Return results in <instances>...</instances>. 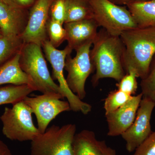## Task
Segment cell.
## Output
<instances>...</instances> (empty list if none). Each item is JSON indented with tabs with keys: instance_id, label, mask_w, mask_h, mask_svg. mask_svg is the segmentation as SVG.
<instances>
[{
	"instance_id": "cell-27",
	"label": "cell",
	"mask_w": 155,
	"mask_h": 155,
	"mask_svg": "<svg viewBox=\"0 0 155 155\" xmlns=\"http://www.w3.org/2000/svg\"><path fill=\"white\" fill-rule=\"evenodd\" d=\"M16 3L21 8L28 9L34 5L36 0H14Z\"/></svg>"
},
{
	"instance_id": "cell-32",
	"label": "cell",
	"mask_w": 155,
	"mask_h": 155,
	"mask_svg": "<svg viewBox=\"0 0 155 155\" xmlns=\"http://www.w3.org/2000/svg\"><path fill=\"white\" fill-rule=\"evenodd\" d=\"M3 36L2 32V29H1V26H0V38H2Z\"/></svg>"
},
{
	"instance_id": "cell-33",
	"label": "cell",
	"mask_w": 155,
	"mask_h": 155,
	"mask_svg": "<svg viewBox=\"0 0 155 155\" xmlns=\"http://www.w3.org/2000/svg\"></svg>"
},
{
	"instance_id": "cell-14",
	"label": "cell",
	"mask_w": 155,
	"mask_h": 155,
	"mask_svg": "<svg viewBox=\"0 0 155 155\" xmlns=\"http://www.w3.org/2000/svg\"><path fill=\"white\" fill-rule=\"evenodd\" d=\"M67 46L73 51L88 42H93L99 27L94 18L64 23Z\"/></svg>"
},
{
	"instance_id": "cell-12",
	"label": "cell",
	"mask_w": 155,
	"mask_h": 155,
	"mask_svg": "<svg viewBox=\"0 0 155 155\" xmlns=\"http://www.w3.org/2000/svg\"><path fill=\"white\" fill-rule=\"evenodd\" d=\"M142 98L141 93L133 96L124 105L115 111L105 114L108 124V136L121 135L131 126L135 120Z\"/></svg>"
},
{
	"instance_id": "cell-18",
	"label": "cell",
	"mask_w": 155,
	"mask_h": 155,
	"mask_svg": "<svg viewBox=\"0 0 155 155\" xmlns=\"http://www.w3.org/2000/svg\"><path fill=\"white\" fill-rule=\"evenodd\" d=\"M65 23L93 19V12L88 0H65Z\"/></svg>"
},
{
	"instance_id": "cell-1",
	"label": "cell",
	"mask_w": 155,
	"mask_h": 155,
	"mask_svg": "<svg viewBox=\"0 0 155 155\" xmlns=\"http://www.w3.org/2000/svg\"><path fill=\"white\" fill-rule=\"evenodd\" d=\"M92 45L90 57L96 70L92 77L93 86H97L99 81L104 78L119 82L126 74L123 65L125 46L120 37L112 35L102 28Z\"/></svg>"
},
{
	"instance_id": "cell-21",
	"label": "cell",
	"mask_w": 155,
	"mask_h": 155,
	"mask_svg": "<svg viewBox=\"0 0 155 155\" xmlns=\"http://www.w3.org/2000/svg\"><path fill=\"white\" fill-rule=\"evenodd\" d=\"M141 80L140 86L143 97L155 103V54L146 76Z\"/></svg>"
},
{
	"instance_id": "cell-31",
	"label": "cell",
	"mask_w": 155,
	"mask_h": 155,
	"mask_svg": "<svg viewBox=\"0 0 155 155\" xmlns=\"http://www.w3.org/2000/svg\"><path fill=\"white\" fill-rule=\"evenodd\" d=\"M4 2L9 5L14 6H19L16 3L14 0H2Z\"/></svg>"
},
{
	"instance_id": "cell-25",
	"label": "cell",
	"mask_w": 155,
	"mask_h": 155,
	"mask_svg": "<svg viewBox=\"0 0 155 155\" xmlns=\"http://www.w3.org/2000/svg\"><path fill=\"white\" fill-rule=\"evenodd\" d=\"M50 19L64 24L66 19L65 0H54L50 10Z\"/></svg>"
},
{
	"instance_id": "cell-8",
	"label": "cell",
	"mask_w": 155,
	"mask_h": 155,
	"mask_svg": "<svg viewBox=\"0 0 155 155\" xmlns=\"http://www.w3.org/2000/svg\"><path fill=\"white\" fill-rule=\"evenodd\" d=\"M93 43L88 42L75 50L76 54L72 58L67 56L64 69L68 72L66 81L69 88L82 100L86 95L85 83L89 75L95 70L90 57Z\"/></svg>"
},
{
	"instance_id": "cell-5",
	"label": "cell",
	"mask_w": 155,
	"mask_h": 155,
	"mask_svg": "<svg viewBox=\"0 0 155 155\" xmlns=\"http://www.w3.org/2000/svg\"><path fill=\"white\" fill-rule=\"evenodd\" d=\"M75 124L53 125L31 141L30 155H74Z\"/></svg>"
},
{
	"instance_id": "cell-11",
	"label": "cell",
	"mask_w": 155,
	"mask_h": 155,
	"mask_svg": "<svg viewBox=\"0 0 155 155\" xmlns=\"http://www.w3.org/2000/svg\"><path fill=\"white\" fill-rule=\"evenodd\" d=\"M54 0H36L29 12L28 23L21 35L24 43L41 46L48 40L47 25L50 19V10Z\"/></svg>"
},
{
	"instance_id": "cell-3",
	"label": "cell",
	"mask_w": 155,
	"mask_h": 155,
	"mask_svg": "<svg viewBox=\"0 0 155 155\" xmlns=\"http://www.w3.org/2000/svg\"><path fill=\"white\" fill-rule=\"evenodd\" d=\"M41 48L36 44L24 43L19 52L20 67L30 78L35 91L61 94L59 85L50 74Z\"/></svg>"
},
{
	"instance_id": "cell-7",
	"label": "cell",
	"mask_w": 155,
	"mask_h": 155,
	"mask_svg": "<svg viewBox=\"0 0 155 155\" xmlns=\"http://www.w3.org/2000/svg\"><path fill=\"white\" fill-rule=\"evenodd\" d=\"M42 47L46 58L52 67V78L53 80L58 81L61 94L67 99L71 110L81 112L84 115L88 114L91 110V106L83 102L70 90L64 76L65 60L67 56L72 52V50L67 45L64 49L58 50L51 44L49 40L43 44Z\"/></svg>"
},
{
	"instance_id": "cell-15",
	"label": "cell",
	"mask_w": 155,
	"mask_h": 155,
	"mask_svg": "<svg viewBox=\"0 0 155 155\" xmlns=\"http://www.w3.org/2000/svg\"><path fill=\"white\" fill-rule=\"evenodd\" d=\"M19 58V52L0 66V85L27 84L34 89L30 78L20 67Z\"/></svg>"
},
{
	"instance_id": "cell-13",
	"label": "cell",
	"mask_w": 155,
	"mask_h": 155,
	"mask_svg": "<svg viewBox=\"0 0 155 155\" xmlns=\"http://www.w3.org/2000/svg\"><path fill=\"white\" fill-rule=\"evenodd\" d=\"M28 16L27 9L0 0V26L3 36H21L28 23Z\"/></svg>"
},
{
	"instance_id": "cell-22",
	"label": "cell",
	"mask_w": 155,
	"mask_h": 155,
	"mask_svg": "<svg viewBox=\"0 0 155 155\" xmlns=\"http://www.w3.org/2000/svg\"><path fill=\"white\" fill-rule=\"evenodd\" d=\"M133 96L119 89L111 91L104 100V109L105 114L115 111L124 105Z\"/></svg>"
},
{
	"instance_id": "cell-16",
	"label": "cell",
	"mask_w": 155,
	"mask_h": 155,
	"mask_svg": "<svg viewBox=\"0 0 155 155\" xmlns=\"http://www.w3.org/2000/svg\"><path fill=\"white\" fill-rule=\"evenodd\" d=\"M106 143L99 141L91 130H83L76 134L73 141L74 155H104Z\"/></svg>"
},
{
	"instance_id": "cell-6",
	"label": "cell",
	"mask_w": 155,
	"mask_h": 155,
	"mask_svg": "<svg viewBox=\"0 0 155 155\" xmlns=\"http://www.w3.org/2000/svg\"><path fill=\"white\" fill-rule=\"evenodd\" d=\"M94 19L99 27L114 36H120L125 31L137 27L126 6L119 5L110 0H88Z\"/></svg>"
},
{
	"instance_id": "cell-28",
	"label": "cell",
	"mask_w": 155,
	"mask_h": 155,
	"mask_svg": "<svg viewBox=\"0 0 155 155\" xmlns=\"http://www.w3.org/2000/svg\"><path fill=\"white\" fill-rule=\"evenodd\" d=\"M0 155H13L8 147L1 140H0Z\"/></svg>"
},
{
	"instance_id": "cell-29",
	"label": "cell",
	"mask_w": 155,
	"mask_h": 155,
	"mask_svg": "<svg viewBox=\"0 0 155 155\" xmlns=\"http://www.w3.org/2000/svg\"><path fill=\"white\" fill-rule=\"evenodd\" d=\"M112 2L119 5H127L131 3L142 1H149V0H110Z\"/></svg>"
},
{
	"instance_id": "cell-20",
	"label": "cell",
	"mask_w": 155,
	"mask_h": 155,
	"mask_svg": "<svg viewBox=\"0 0 155 155\" xmlns=\"http://www.w3.org/2000/svg\"><path fill=\"white\" fill-rule=\"evenodd\" d=\"M24 44L21 36H3L0 38V66L20 52Z\"/></svg>"
},
{
	"instance_id": "cell-23",
	"label": "cell",
	"mask_w": 155,
	"mask_h": 155,
	"mask_svg": "<svg viewBox=\"0 0 155 155\" xmlns=\"http://www.w3.org/2000/svg\"><path fill=\"white\" fill-rule=\"evenodd\" d=\"M49 41L54 47L57 48L66 40L67 33L63 24L50 19L47 25Z\"/></svg>"
},
{
	"instance_id": "cell-10",
	"label": "cell",
	"mask_w": 155,
	"mask_h": 155,
	"mask_svg": "<svg viewBox=\"0 0 155 155\" xmlns=\"http://www.w3.org/2000/svg\"><path fill=\"white\" fill-rule=\"evenodd\" d=\"M155 103L142 98L133 124L121 136L128 152L134 151L152 132L150 119Z\"/></svg>"
},
{
	"instance_id": "cell-24",
	"label": "cell",
	"mask_w": 155,
	"mask_h": 155,
	"mask_svg": "<svg viewBox=\"0 0 155 155\" xmlns=\"http://www.w3.org/2000/svg\"><path fill=\"white\" fill-rule=\"evenodd\" d=\"M137 77L132 72L126 73L120 81L116 84L117 89L133 96L135 94L138 87Z\"/></svg>"
},
{
	"instance_id": "cell-2",
	"label": "cell",
	"mask_w": 155,
	"mask_h": 155,
	"mask_svg": "<svg viewBox=\"0 0 155 155\" xmlns=\"http://www.w3.org/2000/svg\"><path fill=\"white\" fill-rule=\"evenodd\" d=\"M120 37L125 46L123 65L125 73L133 72L143 79L155 54V28L137 27L125 31Z\"/></svg>"
},
{
	"instance_id": "cell-9",
	"label": "cell",
	"mask_w": 155,
	"mask_h": 155,
	"mask_svg": "<svg viewBox=\"0 0 155 155\" xmlns=\"http://www.w3.org/2000/svg\"><path fill=\"white\" fill-rule=\"evenodd\" d=\"M61 94H43L33 97H25L22 101L35 114L40 133L45 132L50 122L63 112L71 110L68 101Z\"/></svg>"
},
{
	"instance_id": "cell-19",
	"label": "cell",
	"mask_w": 155,
	"mask_h": 155,
	"mask_svg": "<svg viewBox=\"0 0 155 155\" xmlns=\"http://www.w3.org/2000/svg\"><path fill=\"white\" fill-rule=\"evenodd\" d=\"M34 91V89L27 84H9L0 87V106L8 104H14L23 100Z\"/></svg>"
},
{
	"instance_id": "cell-17",
	"label": "cell",
	"mask_w": 155,
	"mask_h": 155,
	"mask_svg": "<svg viewBox=\"0 0 155 155\" xmlns=\"http://www.w3.org/2000/svg\"><path fill=\"white\" fill-rule=\"evenodd\" d=\"M126 6L137 27L155 28V0L136 2Z\"/></svg>"
},
{
	"instance_id": "cell-30",
	"label": "cell",
	"mask_w": 155,
	"mask_h": 155,
	"mask_svg": "<svg viewBox=\"0 0 155 155\" xmlns=\"http://www.w3.org/2000/svg\"><path fill=\"white\" fill-rule=\"evenodd\" d=\"M104 155H117L116 150L112 148L108 147L106 144L104 150Z\"/></svg>"
},
{
	"instance_id": "cell-4",
	"label": "cell",
	"mask_w": 155,
	"mask_h": 155,
	"mask_svg": "<svg viewBox=\"0 0 155 155\" xmlns=\"http://www.w3.org/2000/svg\"><path fill=\"white\" fill-rule=\"evenodd\" d=\"M32 110L23 101L5 107L0 116L3 134L11 140L32 141L40 134L32 120Z\"/></svg>"
},
{
	"instance_id": "cell-26",
	"label": "cell",
	"mask_w": 155,
	"mask_h": 155,
	"mask_svg": "<svg viewBox=\"0 0 155 155\" xmlns=\"http://www.w3.org/2000/svg\"><path fill=\"white\" fill-rule=\"evenodd\" d=\"M134 155H155V131H152L135 150Z\"/></svg>"
}]
</instances>
